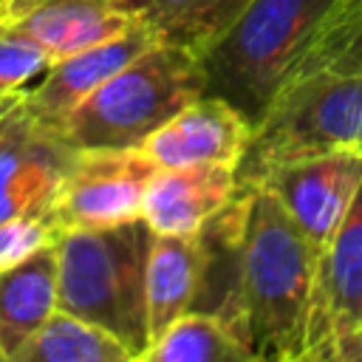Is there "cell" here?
<instances>
[{
	"label": "cell",
	"mask_w": 362,
	"mask_h": 362,
	"mask_svg": "<svg viewBox=\"0 0 362 362\" xmlns=\"http://www.w3.org/2000/svg\"><path fill=\"white\" fill-rule=\"evenodd\" d=\"M339 150L362 153V74L291 76L252 130L238 167V192L260 184L280 164Z\"/></svg>",
	"instance_id": "obj_5"
},
{
	"label": "cell",
	"mask_w": 362,
	"mask_h": 362,
	"mask_svg": "<svg viewBox=\"0 0 362 362\" xmlns=\"http://www.w3.org/2000/svg\"><path fill=\"white\" fill-rule=\"evenodd\" d=\"M14 362H136L102 325L57 308L23 345Z\"/></svg>",
	"instance_id": "obj_16"
},
{
	"label": "cell",
	"mask_w": 362,
	"mask_h": 362,
	"mask_svg": "<svg viewBox=\"0 0 362 362\" xmlns=\"http://www.w3.org/2000/svg\"><path fill=\"white\" fill-rule=\"evenodd\" d=\"M238 192V173L223 164L158 167L153 175L141 218L156 235L201 232Z\"/></svg>",
	"instance_id": "obj_12"
},
{
	"label": "cell",
	"mask_w": 362,
	"mask_h": 362,
	"mask_svg": "<svg viewBox=\"0 0 362 362\" xmlns=\"http://www.w3.org/2000/svg\"><path fill=\"white\" fill-rule=\"evenodd\" d=\"M206 243L204 232L192 235H153L144 297H147V337L150 345L189 308H195L204 280Z\"/></svg>",
	"instance_id": "obj_13"
},
{
	"label": "cell",
	"mask_w": 362,
	"mask_h": 362,
	"mask_svg": "<svg viewBox=\"0 0 362 362\" xmlns=\"http://www.w3.org/2000/svg\"><path fill=\"white\" fill-rule=\"evenodd\" d=\"M249 348L212 311L189 308L141 356V362H249Z\"/></svg>",
	"instance_id": "obj_17"
},
{
	"label": "cell",
	"mask_w": 362,
	"mask_h": 362,
	"mask_svg": "<svg viewBox=\"0 0 362 362\" xmlns=\"http://www.w3.org/2000/svg\"><path fill=\"white\" fill-rule=\"evenodd\" d=\"M17 102H20V99H17ZM17 102H8V105H3V107H0V116H3V113H6V110H8L11 105H17Z\"/></svg>",
	"instance_id": "obj_22"
},
{
	"label": "cell",
	"mask_w": 362,
	"mask_h": 362,
	"mask_svg": "<svg viewBox=\"0 0 362 362\" xmlns=\"http://www.w3.org/2000/svg\"><path fill=\"white\" fill-rule=\"evenodd\" d=\"M204 90L201 57L175 42H156L85 96L48 136L71 150L139 147Z\"/></svg>",
	"instance_id": "obj_3"
},
{
	"label": "cell",
	"mask_w": 362,
	"mask_h": 362,
	"mask_svg": "<svg viewBox=\"0 0 362 362\" xmlns=\"http://www.w3.org/2000/svg\"><path fill=\"white\" fill-rule=\"evenodd\" d=\"M362 322V184L320 255L305 362L331 359V337L339 325Z\"/></svg>",
	"instance_id": "obj_11"
},
{
	"label": "cell",
	"mask_w": 362,
	"mask_h": 362,
	"mask_svg": "<svg viewBox=\"0 0 362 362\" xmlns=\"http://www.w3.org/2000/svg\"><path fill=\"white\" fill-rule=\"evenodd\" d=\"M252 130V122L238 107L221 96L204 93L153 130L139 150L158 167L223 164L238 173Z\"/></svg>",
	"instance_id": "obj_10"
},
{
	"label": "cell",
	"mask_w": 362,
	"mask_h": 362,
	"mask_svg": "<svg viewBox=\"0 0 362 362\" xmlns=\"http://www.w3.org/2000/svg\"><path fill=\"white\" fill-rule=\"evenodd\" d=\"M232 260L226 294L209 308L252 359L305 362L320 252L269 187H249L204 226Z\"/></svg>",
	"instance_id": "obj_1"
},
{
	"label": "cell",
	"mask_w": 362,
	"mask_h": 362,
	"mask_svg": "<svg viewBox=\"0 0 362 362\" xmlns=\"http://www.w3.org/2000/svg\"><path fill=\"white\" fill-rule=\"evenodd\" d=\"M161 42L144 23H133L127 31L88 45L76 54L57 59L25 93L23 107L34 119V124L51 133L85 96H90L105 79H110L119 68L136 59L150 45Z\"/></svg>",
	"instance_id": "obj_9"
},
{
	"label": "cell",
	"mask_w": 362,
	"mask_h": 362,
	"mask_svg": "<svg viewBox=\"0 0 362 362\" xmlns=\"http://www.w3.org/2000/svg\"><path fill=\"white\" fill-rule=\"evenodd\" d=\"M144 218L107 229H59L57 308L107 328L141 359L150 348L144 272L153 243Z\"/></svg>",
	"instance_id": "obj_4"
},
{
	"label": "cell",
	"mask_w": 362,
	"mask_h": 362,
	"mask_svg": "<svg viewBox=\"0 0 362 362\" xmlns=\"http://www.w3.org/2000/svg\"><path fill=\"white\" fill-rule=\"evenodd\" d=\"M0 362H3V356H0Z\"/></svg>",
	"instance_id": "obj_24"
},
{
	"label": "cell",
	"mask_w": 362,
	"mask_h": 362,
	"mask_svg": "<svg viewBox=\"0 0 362 362\" xmlns=\"http://www.w3.org/2000/svg\"><path fill=\"white\" fill-rule=\"evenodd\" d=\"M359 20H362V0H342L339 8H337V14L331 17V23H328V28H325L322 34L348 28V25H354V23H359Z\"/></svg>",
	"instance_id": "obj_21"
},
{
	"label": "cell",
	"mask_w": 362,
	"mask_h": 362,
	"mask_svg": "<svg viewBox=\"0 0 362 362\" xmlns=\"http://www.w3.org/2000/svg\"><path fill=\"white\" fill-rule=\"evenodd\" d=\"M136 23H144L161 42L201 54L221 37L249 0H116Z\"/></svg>",
	"instance_id": "obj_15"
},
{
	"label": "cell",
	"mask_w": 362,
	"mask_h": 362,
	"mask_svg": "<svg viewBox=\"0 0 362 362\" xmlns=\"http://www.w3.org/2000/svg\"><path fill=\"white\" fill-rule=\"evenodd\" d=\"M362 184V153L339 150L280 164L255 187H269L322 255Z\"/></svg>",
	"instance_id": "obj_7"
},
{
	"label": "cell",
	"mask_w": 362,
	"mask_h": 362,
	"mask_svg": "<svg viewBox=\"0 0 362 362\" xmlns=\"http://www.w3.org/2000/svg\"><path fill=\"white\" fill-rule=\"evenodd\" d=\"M51 65V54L34 37L0 20V107L23 99Z\"/></svg>",
	"instance_id": "obj_18"
},
{
	"label": "cell",
	"mask_w": 362,
	"mask_h": 362,
	"mask_svg": "<svg viewBox=\"0 0 362 362\" xmlns=\"http://www.w3.org/2000/svg\"><path fill=\"white\" fill-rule=\"evenodd\" d=\"M158 164L139 147L76 150L48 218L57 229H107L141 218Z\"/></svg>",
	"instance_id": "obj_6"
},
{
	"label": "cell",
	"mask_w": 362,
	"mask_h": 362,
	"mask_svg": "<svg viewBox=\"0 0 362 362\" xmlns=\"http://www.w3.org/2000/svg\"><path fill=\"white\" fill-rule=\"evenodd\" d=\"M76 150L48 136L23 99L0 116V221L48 215Z\"/></svg>",
	"instance_id": "obj_8"
},
{
	"label": "cell",
	"mask_w": 362,
	"mask_h": 362,
	"mask_svg": "<svg viewBox=\"0 0 362 362\" xmlns=\"http://www.w3.org/2000/svg\"><path fill=\"white\" fill-rule=\"evenodd\" d=\"M342 0H249L232 25L198 57L212 96L238 107L252 127L322 37Z\"/></svg>",
	"instance_id": "obj_2"
},
{
	"label": "cell",
	"mask_w": 362,
	"mask_h": 362,
	"mask_svg": "<svg viewBox=\"0 0 362 362\" xmlns=\"http://www.w3.org/2000/svg\"><path fill=\"white\" fill-rule=\"evenodd\" d=\"M308 71H339V74H362V20L322 34L294 65L291 76L308 74ZM288 76V79H291Z\"/></svg>",
	"instance_id": "obj_19"
},
{
	"label": "cell",
	"mask_w": 362,
	"mask_h": 362,
	"mask_svg": "<svg viewBox=\"0 0 362 362\" xmlns=\"http://www.w3.org/2000/svg\"><path fill=\"white\" fill-rule=\"evenodd\" d=\"M3 3H6V0H0V14H3Z\"/></svg>",
	"instance_id": "obj_23"
},
{
	"label": "cell",
	"mask_w": 362,
	"mask_h": 362,
	"mask_svg": "<svg viewBox=\"0 0 362 362\" xmlns=\"http://www.w3.org/2000/svg\"><path fill=\"white\" fill-rule=\"evenodd\" d=\"M57 243L40 246L34 255L0 272V356L14 362L23 345L57 311Z\"/></svg>",
	"instance_id": "obj_14"
},
{
	"label": "cell",
	"mask_w": 362,
	"mask_h": 362,
	"mask_svg": "<svg viewBox=\"0 0 362 362\" xmlns=\"http://www.w3.org/2000/svg\"><path fill=\"white\" fill-rule=\"evenodd\" d=\"M57 232L59 229L48 215H23V218L0 221V272L17 266L40 246L51 243Z\"/></svg>",
	"instance_id": "obj_20"
}]
</instances>
